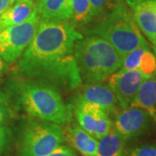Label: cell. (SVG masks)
Returning <instances> with one entry per match:
<instances>
[{"mask_svg":"<svg viewBox=\"0 0 156 156\" xmlns=\"http://www.w3.org/2000/svg\"><path fill=\"white\" fill-rule=\"evenodd\" d=\"M145 78L139 69L118 70L108 77V86L116 97L119 106L127 108L134 99Z\"/></svg>","mask_w":156,"mask_h":156,"instance_id":"cell-8","label":"cell"},{"mask_svg":"<svg viewBox=\"0 0 156 156\" xmlns=\"http://www.w3.org/2000/svg\"><path fill=\"white\" fill-rule=\"evenodd\" d=\"M65 140L63 131L55 123L30 121L23 129L19 156H48Z\"/></svg>","mask_w":156,"mask_h":156,"instance_id":"cell-5","label":"cell"},{"mask_svg":"<svg viewBox=\"0 0 156 156\" xmlns=\"http://www.w3.org/2000/svg\"><path fill=\"white\" fill-rule=\"evenodd\" d=\"M11 133L6 126L0 124V154L7 149L10 143Z\"/></svg>","mask_w":156,"mask_h":156,"instance_id":"cell-22","label":"cell"},{"mask_svg":"<svg viewBox=\"0 0 156 156\" xmlns=\"http://www.w3.org/2000/svg\"><path fill=\"white\" fill-rule=\"evenodd\" d=\"M15 90L19 103L30 116L57 125L71 122L72 108L64 103L54 86L28 80L16 84Z\"/></svg>","mask_w":156,"mask_h":156,"instance_id":"cell-3","label":"cell"},{"mask_svg":"<svg viewBox=\"0 0 156 156\" xmlns=\"http://www.w3.org/2000/svg\"><path fill=\"white\" fill-rule=\"evenodd\" d=\"M147 46H140L138 48L131 50L126 56L123 57L122 65L121 67V70H133L138 69L141 56L143 55Z\"/></svg>","mask_w":156,"mask_h":156,"instance_id":"cell-20","label":"cell"},{"mask_svg":"<svg viewBox=\"0 0 156 156\" xmlns=\"http://www.w3.org/2000/svg\"><path fill=\"white\" fill-rule=\"evenodd\" d=\"M74 56L82 83H101L116 72L123 59L115 49L100 37H89L76 41Z\"/></svg>","mask_w":156,"mask_h":156,"instance_id":"cell-2","label":"cell"},{"mask_svg":"<svg viewBox=\"0 0 156 156\" xmlns=\"http://www.w3.org/2000/svg\"><path fill=\"white\" fill-rule=\"evenodd\" d=\"M148 114L138 108L128 107L115 115L114 128L124 140L139 135L147 127Z\"/></svg>","mask_w":156,"mask_h":156,"instance_id":"cell-9","label":"cell"},{"mask_svg":"<svg viewBox=\"0 0 156 156\" xmlns=\"http://www.w3.org/2000/svg\"><path fill=\"white\" fill-rule=\"evenodd\" d=\"M48 156H77L76 152L68 146L59 145Z\"/></svg>","mask_w":156,"mask_h":156,"instance_id":"cell-23","label":"cell"},{"mask_svg":"<svg viewBox=\"0 0 156 156\" xmlns=\"http://www.w3.org/2000/svg\"><path fill=\"white\" fill-rule=\"evenodd\" d=\"M7 69H8L7 63L0 57V80L2 79L3 76L5 75V73L7 71Z\"/></svg>","mask_w":156,"mask_h":156,"instance_id":"cell-26","label":"cell"},{"mask_svg":"<svg viewBox=\"0 0 156 156\" xmlns=\"http://www.w3.org/2000/svg\"><path fill=\"white\" fill-rule=\"evenodd\" d=\"M129 107L145 110L156 121V76L143 80Z\"/></svg>","mask_w":156,"mask_h":156,"instance_id":"cell-15","label":"cell"},{"mask_svg":"<svg viewBox=\"0 0 156 156\" xmlns=\"http://www.w3.org/2000/svg\"><path fill=\"white\" fill-rule=\"evenodd\" d=\"M128 156H156L155 146H142L129 151Z\"/></svg>","mask_w":156,"mask_h":156,"instance_id":"cell-21","label":"cell"},{"mask_svg":"<svg viewBox=\"0 0 156 156\" xmlns=\"http://www.w3.org/2000/svg\"><path fill=\"white\" fill-rule=\"evenodd\" d=\"M124 140L113 128L97 141V156H123Z\"/></svg>","mask_w":156,"mask_h":156,"instance_id":"cell-16","label":"cell"},{"mask_svg":"<svg viewBox=\"0 0 156 156\" xmlns=\"http://www.w3.org/2000/svg\"><path fill=\"white\" fill-rule=\"evenodd\" d=\"M11 110L5 103H0V124L6 122L11 117Z\"/></svg>","mask_w":156,"mask_h":156,"instance_id":"cell-24","label":"cell"},{"mask_svg":"<svg viewBox=\"0 0 156 156\" xmlns=\"http://www.w3.org/2000/svg\"><path fill=\"white\" fill-rule=\"evenodd\" d=\"M138 69L145 79L156 76V56L148 49H146L141 56Z\"/></svg>","mask_w":156,"mask_h":156,"instance_id":"cell-19","label":"cell"},{"mask_svg":"<svg viewBox=\"0 0 156 156\" xmlns=\"http://www.w3.org/2000/svg\"><path fill=\"white\" fill-rule=\"evenodd\" d=\"M63 131L64 138L83 156H97V140L76 124H69Z\"/></svg>","mask_w":156,"mask_h":156,"instance_id":"cell-12","label":"cell"},{"mask_svg":"<svg viewBox=\"0 0 156 156\" xmlns=\"http://www.w3.org/2000/svg\"><path fill=\"white\" fill-rule=\"evenodd\" d=\"M8 99H9V97L6 95V94L0 90V103H5Z\"/></svg>","mask_w":156,"mask_h":156,"instance_id":"cell-27","label":"cell"},{"mask_svg":"<svg viewBox=\"0 0 156 156\" xmlns=\"http://www.w3.org/2000/svg\"><path fill=\"white\" fill-rule=\"evenodd\" d=\"M83 37L68 21L40 19L32 41L17 62V69L30 80L55 88L76 89L82 84V80L74 47Z\"/></svg>","mask_w":156,"mask_h":156,"instance_id":"cell-1","label":"cell"},{"mask_svg":"<svg viewBox=\"0 0 156 156\" xmlns=\"http://www.w3.org/2000/svg\"><path fill=\"white\" fill-rule=\"evenodd\" d=\"M89 33L108 42L122 59L131 50L140 46H147V41L124 4L101 17Z\"/></svg>","mask_w":156,"mask_h":156,"instance_id":"cell-4","label":"cell"},{"mask_svg":"<svg viewBox=\"0 0 156 156\" xmlns=\"http://www.w3.org/2000/svg\"><path fill=\"white\" fill-rule=\"evenodd\" d=\"M40 19L37 9L28 20L0 31V57L6 63H13L21 57L37 30Z\"/></svg>","mask_w":156,"mask_h":156,"instance_id":"cell-6","label":"cell"},{"mask_svg":"<svg viewBox=\"0 0 156 156\" xmlns=\"http://www.w3.org/2000/svg\"><path fill=\"white\" fill-rule=\"evenodd\" d=\"M154 51L155 52V54H156V46H154Z\"/></svg>","mask_w":156,"mask_h":156,"instance_id":"cell-28","label":"cell"},{"mask_svg":"<svg viewBox=\"0 0 156 156\" xmlns=\"http://www.w3.org/2000/svg\"><path fill=\"white\" fill-rule=\"evenodd\" d=\"M37 8L41 19L68 21L72 15V0H38Z\"/></svg>","mask_w":156,"mask_h":156,"instance_id":"cell-13","label":"cell"},{"mask_svg":"<svg viewBox=\"0 0 156 156\" xmlns=\"http://www.w3.org/2000/svg\"><path fill=\"white\" fill-rule=\"evenodd\" d=\"M89 2L92 8L93 18L103 17L123 4L122 0H89Z\"/></svg>","mask_w":156,"mask_h":156,"instance_id":"cell-18","label":"cell"},{"mask_svg":"<svg viewBox=\"0 0 156 156\" xmlns=\"http://www.w3.org/2000/svg\"></svg>","mask_w":156,"mask_h":156,"instance_id":"cell-29","label":"cell"},{"mask_svg":"<svg viewBox=\"0 0 156 156\" xmlns=\"http://www.w3.org/2000/svg\"><path fill=\"white\" fill-rule=\"evenodd\" d=\"M71 108L79 126L95 139L101 138L113 128L109 115L97 104L76 99Z\"/></svg>","mask_w":156,"mask_h":156,"instance_id":"cell-7","label":"cell"},{"mask_svg":"<svg viewBox=\"0 0 156 156\" xmlns=\"http://www.w3.org/2000/svg\"><path fill=\"white\" fill-rule=\"evenodd\" d=\"M16 0H0V16L11 7Z\"/></svg>","mask_w":156,"mask_h":156,"instance_id":"cell-25","label":"cell"},{"mask_svg":"<svg viewBox=\"0 0 156 156\" xmlns=\"http://www.w3.org/2000/svg\"><path fill=\"white\" fill-rule=\"evenodd\" d=\"M133 9V18L138 28L156 46V0L142 1Z\"/></svg>","mask_w":156,"mask_h":156,"instance_id":"cell-11","label":"cell"},{"mask_svg":"<svg viewBox=\"0 0 156 156\" xmlns=\"http://www.w3.org/2000/svg\"><path fill=\"white\" fill-rule=\"evenodd\" d=\"M71 17L76 23H88L93 19L89 0H72Z\"/></svg>","mask_w":156,"mask_h":156,"instance_id":"cell-17","label":"cell"},{"mask_svg":"<svg viewBox=\"0 0 156 156\" xmlns=\"http://www.w3.org/2000/svg\"><path fill=\"white\" fill-rule=\"evenodd\" d=\"M37 9V5L32 0L17 1L0 16V31L28 20Z\"/></svg>","mask_w":156,"mask_h":156,"instance_id":"cell-14","label":"cell"},{"mask_svg":"<svg viewBox=\"0 0 156 156\" xmlns=\"http://www.w3.org/2000/svg\"><path fill=\"white\" fill-rule=\"evenodd\" d=\"M76 99L97 104L108 115H116L120 108L114 92L108 85L105 84H85Z\"/></svg>","mask_w":156,"mask_h":156,"instance_id":"cell-10","label":"cell"}]
</instances>
